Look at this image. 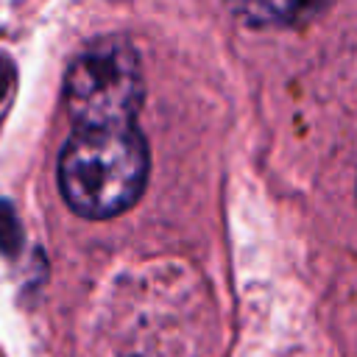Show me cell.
Segmentation results:
<instances>
[{"label": "cell", "mask_w": 357, "mask_h": 357, "mask_svg": "<svg viewBox=\"0 0 357 357\" xmlns=\"http://www.w3.org/2000/svg\"><path fill=\"white\" fill-rule=\"evenodd\" d=\"M148 181V145L134 123L75 126L59 156V187L73 212L103 220L137 204Z\"/></svg>", "instance_id": "obj_1"}, {"label": "cell", "mask_w": 357, "mask_h": 357, "mask_svg": "<svg viewBox=\"0 0 357 357\" xmlns=\"http://www.w3.org/2000/svg\"><path fill=\"white\" fill-rule=\"evenodd\" d=\"M142 98V64L134 45L123 36L92 42L67 67L64 106L75 126L134 123Z\"/></svg>", "instance_id": "obj_2"}, {"label": "cell", "mask_w": 357, "mask_h": 357, "mask_svg": "<svg viewBox=\"0 0 357 357\" xmlns=\"http://www.w3.org/2000/svg\"><path fill=\"white\" fill-rule=\"evenodd\" d=\"M226 6L248 28H287L315 17L326 0H226Z\"/></svg>", "instance_id": "obj_3"}, {"label": "cell", "mask_w": 357, "mask_h": 357, "mask_svg": "<svg viewBox=\"0 0 357 357\" xmlns=\"http://www.w3.org/2000/svg\"><path fill=\"white\" fill-rule=\"evenodd\" d=\"M20 243V226L8 204H0V248H17Z\"/></svg>", "instance_id": "obj_4"}, {"label": "cell", "mask_w": 357, "mask_h": 357, "mask_svg": "<svg viewBox=\"0 0 357 357\" xmlns=\"http://www.w3.org/2000/svg\"><path fill=\"white\" fill-rule=\"evenodd\" d=\"M8 84H11V64L0 56V98L8 92Z\"/></svg>", "instance_id": "obj_5"}]
</instances>
